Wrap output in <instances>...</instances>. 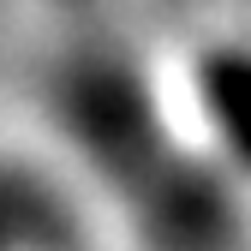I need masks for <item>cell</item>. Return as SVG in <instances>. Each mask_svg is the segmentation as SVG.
Instances as JSON below:
<instances>
[{"mask_svg":"<svg viewBox=\"0 0 251 251\" xmlns=\"http://www.w3.org/2000/svg\"><path fill=\"white\" fill-rule=\"evenodd\" d=\"M54 114L72 126L78 150L96 162L102 179L126 209L155 233L162 251H227L233 245V215L215 198V185L198 179V168L179 150H168L162 126H150L144 90L132 66L114 54H84L54 78Z\"/></svg>","mask_w":251,"mask_h":251,"instance_id":"1","label":"cell"}]
</instances>
